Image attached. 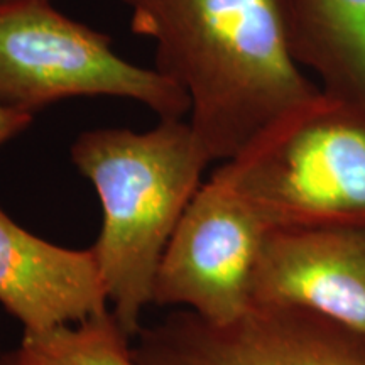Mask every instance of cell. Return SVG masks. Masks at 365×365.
Masks as SVG:
<instances>
[{
	"instance_id": "obj_2",
	"label": "cell",
	"mask_w": 365,
	"mask_h": 365,
	"mask_svg": "<svg viewBox=\"0 0 365 365\" xmlns=\"http://www.w3.org/2000/svg\"><path fill=\"white\" fill-rule=\"evenodd\" d=\"M71 161L102 205L93 250L112 317L134 339L164 249L212 161L185 118H163L144 132L86 130L71 145Z\"/></svg>"
},
{
	"instance_id": "obj_6",
	"label": "cell",
	"mask_w": 365,
	"mask_h": 365,
	"mask_svg": "<svg viewBox=\"0 0 365 365\" xmlns=\"http://www.w3.org/2000/svg\"><path fill=\"white\" fill-rule=\"evenodd\" d=\"M137 365H365V335L287 307L252 304L227 325L191 312L140 328Z\"/></svg>"
},
{
	"instance_id": "obj_8",
	"label": "cell",
	"mask_w": 365,
	"mask_h": 365,
	"mask_svg": "<svg viewBox=\"0 0 365 365\" xmlns=\"http://www.w3.org/2000/svg\"><path fill=\"white\" fill-rule=\"evenodd\" d=\"M0 303L24 325V333H44L108 313L93 247L75 250L41 239L2 208Z\"/></svg>"
},
{
	"instance_id": "obj_9",
	"label": "cell",
	"mask_w": 365,
	"mask_h": 365,
	"mask_svg": "<svg viewBox=\"0 0 365 365\" xmlns=\"http://www.w3.org/2000/svg\"><path fill=\"white\" fill-rule=\"evenodd\" d=\"M294 56L319 88L365 108V0H287Z\"/></svg>"
},
{
	"instance_id": "obj_12",
	"label": "cell",
	"mask_w": 365,
	"mask_h": 365,
	"mask_svg": "<svg viewBox=\"0 0 365 365\" xmlns=\"http://www.w3.org/2000/svg\"><path fill=\"white\" fill-rule=\"evenodd\" d=\"M0 365H27L24 360L21 359L19 350H11V352H6L0 355Z\"/></svg>"
},
{
	"instance_id": "obj_5",
	"label": "cell",
	"mask_w": 365,
	"mask_h": 365,
	"mask_svg": "<svg viewBox=\"0 0 365 365\" xmlns=\"http://www.w3.org/2000/svg\"><path fill=\"white\" fill-rule=\"evenodd\" d=\"M269 227L235 188L212 175L182 213L158 266L153 303L185 307L213 325L250 308Z\"/></svg>"
},
{
	"instance_id": "obj_1",
	"label": "cell",
	"mask_w": 365,
	"mask_h": 365,
	"mask_svg": "<svg viewBox=\"0 0 365 365\" xmlns=\"http://www.w3.org/2000/svg\"><path fill=\"white\" fill-rule=\"evenodd\" d=\"M156 46V70L188 95L210 161L239 156L319 85L294 56L287 0H120Z\"/></svg>"
},
{
	"instance_id": "obj_7",
	"label": "cell",
	"mask_w": 365,
	"mask_h": 365,
	"mask_svg": "<svg viewBox=\"0 0 365 365\" xmlns=\"http://www.w3.org/2000/svg\"><path fill=\"white\" fill-rule=\"evenodd\" d=\"M252 304L304 309L365 335V228L269 230Z\"/></svg>"
},
{
	"instance_id": "obj_11",
	"label": "cell",
	"mask_w": 365,
	"mask_h": 365,
	"mask_svg": "<svg viewBox=\"0 0 365 365\" xmlns=\"http://www.w3.org/2000/svg\"><path fill=\"white\" fill-rule=\"evenodd\" d=\"M34 115L19 108L9 107L0 102V148L12 140L14 137L21 135L33 124Z\"/></svg>"
},
{
	"instance_id": "obj_10",
	"label": "cell",
	"mask_w": 365,
	"mask_h": 365,
	"mask_svg": "<svg viewBox=\"0 0 365 365\" xmlns=\"http://www.w3.org/2000/svg\"><path fill=\"white\" fill-rule=\"evenodd\" d=\"M129 340L107 313L44 333H24L17 350L27 365H137Z\"/></svg>"
},
{
	"instance_id": "obj_3",
	"label": "cell",
	"mask_w": 365,
	"mask_h": 365,
	"mask_svg": "<svg viewBox=\"0 0 365 365\" xmlns=\"http://www.w3.org/2000/svg\"><path fill=\"white\" fill-rule=\"evenodd\" d=\"M213 175L269 230L365 228V108L319 90Z\"/></svg>"
},
{
	"instance_id": "obj_4",
	"label": "cell",
	"mask_w": 365,
	"mask_h": 365,
	"mask_svg": "<svg viewBox=\"0 0 365 365\" xmlns=\"http://www.w3.org/2000/svg\"><path fill=\"white\" fill-rule=\"evenodd\" d=\"M73 97H118L161 118H185L188 95L156 68L129 63L110 36L49 0H0V102L34 113Z\"/></svg>"
}]
</instances>
